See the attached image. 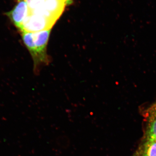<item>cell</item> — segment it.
Masks as SVG:
<instances>
[{
  "label": "cell",
  "mask_w": 156,
  "mask_h": 156,
  "mask_svg": "<svg viewBox=\"0 0 156 156\" xmlns=\"http://www.w3.org/2000/svg\"><path fill=\"white\" fill-rule=\"evenodd\" d=\"M72 2V0H45L44 6L40 9L48 12L51 17L57 20L66 7Z\"/></svg>",
  "instance_id": "5"
},
{
  "label": "cell",
  "mask_w": 156,
  "mask_h": 156,
  "mask_svg": "<svg viewBox=\"0 0 156 156\" xmlns=\"http://www.w3.org/2000/svg\"><path fill=\"white\" fill-rule=\"evenodd\" d=\"M69 140L66 136H58L56 140L57 146L61 148H66L69 145Z\"/></svg>",
  "instance_id": "8"
},
{
  "label": "cell",
  "mask_w": 156,
  "mask_h": 156,
  "mask_svg": "<svg viewBox=\"0 0 156 156\" xmlns=\"http://www.w3.org/2000/svg\"><path fill=\"white\" fill-rule=\"evenodd\" d=\"M29 13V9L25 1L19 0L14 9L7 13V15L14 25L19 29Z\"/></svg>",
  "instance_id": "4"
},
{
  "label": "cell",
  "mask_w": 156,
  "mask_h": 156,
  "mask_svg": "<svg viewBox=\"0 0 156 156\" xmlns=\"http://www.w3.org/2000/svg\"><path fill=\"white\" fill-rule=\"evenodd\" d=\"M133 156H156V139L144 137Z\"/></svg>",
  "instance_id": "6"
},
{
  "label": "cell",
  "mask_w": 156,
  "mask_h": 156,
  "mask_svg": "<svg viewBox=\"0 0 156 156\" xmlns=\"http://www.w3.org/2000/svg\"><path fill=\"white\" fill-rule=\"evenodd\" d=\"M51 30L33 33L36 51V58L34 60L36 67L41 64H48L49 58L47 54V46Z\"/></svg>",
  "instance_id": "2"
},
{
  "label": "cell",
  "mask_w": 156,
  "mask_h": 156,
  "mask_svg": "<svg viewBox=\"0 0 156 156\" xmlns=\"http://www.w3.org/2000/svg\"><path fill=\"white\" fill-rule=\"evenodd\" d=\"M27 4L30 12L41 9L44 6L45 0H24Z\"/></svg>",
  "instance_id": "7"
},
{
  "label": "cell",
  "mask_w": 156,
  "mask_h": 156,
  "mask_svg": "<svg viewBox=\"0 0 156 156\" xmlns=\"http://www.w3.org/2000/svg\"><path fill=\"white\" fill-rule=\"evenodd\" d=\"M144 137L156 139V101L144 112Z\"/></svg>",
  "instance_id": "3"
},
{
  "label": "cell",
  "mask_w": 156,
  "mask_h": 156,
  "mask_svg": "<svg viewBox=\"0 0 156 156\" xmlns=\"http://www.w3.org/2000/svg\"><path fill=\"white\" fill-rule=\"evenodd\" d=\"M56 22L40 14L29 13L19 29L21 32H38L51 30Z\"/></svg>",
  "instance_id": "1"
}]
</instances>
